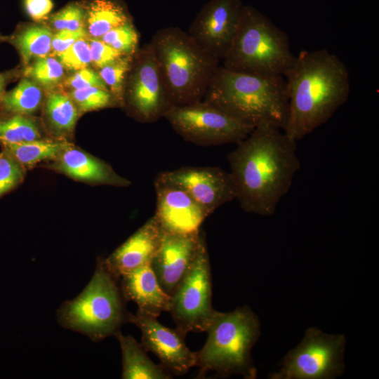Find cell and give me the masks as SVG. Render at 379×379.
Masks as SVG:
<instances>
[{
	"instance_id": "1",
	"label": "cell",
	"mask_w": 379,
	"mask_h": 379,
	"mask_svg": "<svg viewBox=\"0 0 379 379\" xmlns=\"http://www.w3.org/2000/svg\"><path fill=\"white\" fill-rule=\"evenodd\" d=\"M227 155L236 199L246 212L274 214L300 168L297 142L271 125L255 126Z\"/></svg>"
},
{
	"instance_id": "2",
	"label": "cell",
	"mask_w": 379,
	"mask_h": 379,
	"mask_svg": "<svg viewBox=\"0 0 379 379\" xmlns=\"http://www.w3.org/2000/svg\"><path fill=\"white\" fill-rule=\"evenodd\" d=\"M286 77L288 114L284 133L298 142L328 121L348 100L350 75L328 50H302Z\"/></svg>"
},
{
	"instance_id": "3",
	"label": "cell",
	"mask_w": 379,
	"mask_h": 379,
	"mask_svg": "<svg viewBox=\"0 0 379 379\" xmlns=\"http://www.w3.org/2000/svg\"><path fill=\"white\" fill-rule=\"evenodd\" d=\"M202 101L253 128L267 124L284 130L288 114L282 75L246 74L218 66Z\"/></svg>"
},
{
	"instance_id": "4",
	"label": "cell",
	"mask_w": 379,
	"mask_h": 379,
	"mask_svg": "<svg viewBox=\"0 0 379 379\" xmlns=\"http://www.w3.org/2000/svg\"><path fill=\"white\" fill-rule=\"evenodd\" d=\"M149 44L171 106L201 101L219 60L203 50L188 32L178 27L157 30Z\"/></svg>"
},
{
	"instance_id": "5",
	"label": "cell",
	"mask_w": 379,
	"mask_h": 379,
	"mask_svg": "<svg viewBox=\"0 0 379 379\" xmlns=\"http://www.w3.org/2000/svg\"><path fill=\"white\" fill-rule=\"evenodd\" d=\"M206 332L207 340L196 352L197 378L210 371L222 377L237 374L246 379L256 378L251 352L259 338L260 325L248 305L229 312L215 310Z\"/></svg>"
},
{
	"instance_id": "6",
	"label": "cell",
	"mask_w": 379,
	"mask_h": 379,
	"mask_svg": "<svg viewBox=\"0 0 379 379\" xmlns=\"http://www.w3.org/2000/svg\"><path fill=\"white\" fill-rule=\"evenodd\" d=\"M295 58L287 34L253 6L244 5L222 67L246 74L284 76Z\"/></svg>"
},
{
	"instance_id": "7",
	"label": "cell",
	"mask_w": 379,
	"mask_h": 379,
	"mask_svg": "<svg viewBox=\"0 0 379 379\" xmlns=\"http://www.w3.org/2000/svg\"><path fill=\"white\" fill-rule=\"evenodd\" d=\"M119 279L99 259L94 274L83 291L58 309L57 317L65 328L79 332L93 341L113 335L126 322Z\"/></svg>"
},
{
	"instance_id": "8",
	"label": "cell",
	"mask_w": 379,
	"mask_h": 379,
	"mask_svg": "<svg viewBox=\"0 0 379 379\" xmlns=\"http://www.w3.org/2000/svg\"><path fill=\"white\" fill-rule=\"evenodd\" d=\"M215 312L209 255L204 234L201 232L193 262L171 295L168 312L175 328L186 336L189 332H206Z\"/></svg>"
},
{
	"instance_id": "9",
	"label": "cell",
	"mask_w": 379,
	"mask_h": 379,
	"mask_svg": "<svg viewBox=\"0 0 379 379\" xmlns=\"http://www.w3.org/2000/svg\"><path fill=\"white\" fill-rule=\"evenodd\" d=\"M345 338L309 328L300 343L283 358L271 379H333L345 371Z\"/></svg>"
},
{
	"instance_id": "10",
	"label": "cell",
	"mask_w": 379,
	"mask_h": 379,
	"mask_svg": "<svg viewBox=\"0 0 379 379\" xmlns=\"http://www.w3.org/2000/svg\"><path fill=\"white\" fill-rule=\"evenodd\" d=\"M164 117L185 140L201 146L237 144L254 128L202 100L171 106Z\"/></svg>"
},
{
	"instance_id": "11",
	"label": "cell",
	"mask_w": 379,
	"mask_h": 379,
	"mask_svg": "<svg viewBox=\"0 0 379 379\" xmlns=\"http://www.w3.org/2000/svg\"><path fill=\"white\" fill-rule=\"evenodd\" d=\"M124 106L142 123L158 121L171 106L149 42L133 55L125 83Z\"/></svg>"
},
{
	"instance_id": "12",
	"label": "cell",
	"mask_w": 379,
	"mask_h": 379,
	"mask_svg": "<svg viewBox=\"0 0 379 379\" xmlns=\"http://www.w3.org/2000/svg\"><path fill=\"white\" fill-rule=\"evenodd\" d=\"M243 6L240 0H209L187 32L206 53L222 60L236 32Z\"/></svg>"
},
{
	"instance_id": "13",
	"label": "cell",
	"mask_w": 379,
	"mask_h": 379,
	"mask_svg": "<svg viewBox=\"0 0 379 379\" xmlns=\"http://www.w3.org/2000/svg\"><path fill=\"white\" fill-rule=\"evenodd\" d=\"M126 321L140 329L141 344L145 350L157 356L171 374L182 375L196 366L197 353L187 347L185 335L177 328H169L161 324L157 317L139 310L134 314L128 312Z\"/></svg>"
},
{
	"instance_id": "14",
	"label": "cell",
	"mask_w": 379,
	"mask_h": 379,
	"mask_svg": "<svg viewBox=\"0 0 379 379\" xmlns=\"http://www.w3.org/2000/svg\"><path fill=\"white\" fill-rule=\"evenodd\" d=\"M184 189L207 213L236 199L230 172L217 166H184L159 173Z\"/></svg>"
},
{
	"instance_id": "15",
	"label": "cell",
	"mask_w": 379,
	"mask_h": 379,
	"mask_svg": "<svg viewBox=\"0 0 379 379\" xmlns=\"http://www.w3.org/2000/svg\"><path fill=\"white\" fill-rule=\"evenodd\" d=\"M156 218L161 229L171 233L199 231L209 216L205 210L181 187L159 173L154 179Z\"/></svg>"
},
{
	"instance_id": "16",
	"label": "cell",
	"mask_w": 379,
	"mask_h": 379,
	"mask_svg": "<svg viewBox=\"0 0 379 379\" xmlns=\"http://www.w3.org/2000/svg\"><path fill=\"white\" fill-rule=\"evenodd\" d=\"M201 232L200 230L190 233L162 231L158 250L150 266L160 286L170 296L193 262Z\"/></svg>"
},
{
	"instance_id": "17",
	"label": "cell",
	"mask_w": 379,
	"mask_h": 379,
	"mask_svg": "<svg viewBox=\"0 0 379 379\" xmlns=\"http://www.w3.org/2000/svg\"><path fill=\"white\" fill-rule=\"evenodd\" d=\"M161 229L153 215L102 261L117 279L135 269L150 265L159 246Z\"/></svg>"
},
{
	"instance_id": "18",
	"label": "cell",
	"mask_w": 379,
	"mask_h": 379,
	"mask_svg": "<svg viewBox=\"0 0 379 379\" xmlns=\"http://www.w3.org/2000/svg\"><path fill=\"white\" fill-rule=\"evenodd\" d=\"M46 166L75 180L93 185L128 187L131 182L119 175L107 162L77 147L64 149Z\"/></svg>"
},
{
	"instance_id": "19",
	"label": "cell",
	"mask_w": 379,
	"mask_h": 379,
	"mask_svg": "<svg viewBox=\"0 0 379 379\" xmlns=\"http://www.w3.org/2000/svg\"><path fill=\"white\" fill-rule=\"evenodd\" d=\"M119 284L125 302L133 301L142 312L158 317L169 311L171 296L160 286L150 265L123 274Z\"/></svg>"
},
{
	"instance_id": "20",
	"label": "cell",
	"mask_w": 379,
	"mask_h": 379,
	"mask_svg": "<svg viewBox=\"0 0 379 379\" xmlns=\"http://www.w3.org/2000/svg\"><path fill=\"white\" fill-rule=\"evenodd\" d=\"M114 336L118 340L122 356L123 379H169L172 374L161 364H156L147 351L130 335H124L120 330Z\"/></svg>"
},
{
	"instance_id": "21",
	"label": "cell",
	"mask_w": 379,
	"mask_h": 379,
	"mask_svg": "<svg viewBox=\"0 0 379 379\" xmlns=\"http://www.w3.org/2000/svg\"><path fill=\"white\" fill-rule=\"evenodd\" d=\"M85 6V27L91 38L100 39L107 32L133 21L121 0H90Z\"/></svg>"
},
{
	"instance_id": "22",
	"label": "cell",
	"mask_w": 379,
	"mask_h": 379,
	"mask_svg": "<svg viewBox=\"0 0 379 379\" xmlns=\"http://www.w3.org/2000/svg\"><path fill=\"white\" fill-rule=\"evenodd\" d=\"M44 114L53 138L70 141L69 138L81 114L70 96L50 91L44 103Z\"/></svg>"
},
{
	"instance_id": "23",
	"label": "cell",
	"mask_w": 379,
	"mask_h": 379,
	"mask_svg": "<svg viewBox=\"0 0 379 379\" xmlns=\"http://www.w3.org/2000/svg\"><path fill=\"white\" fill-rule=\"evenodd\" d=\"M72 144L70 141L48 137L2 147L7 149L28 170L42 161L48 162L53 160Z\"/></svg>"
},
{
	"instance_id": "24",
	"label": "cell",
	"mask_w": 379,
	"mask_h": 379,
	"mask_svg": "<svg viewBox=\"0 0 379 379\" xmlns=\"http://www.w3.org/2000/svg\"><path fill=\"white\" fill-rule=\"evenodd\" d=\"M44 100L41 87L32 79L25 77L8 93L1 101L0 109L8 115H29L36 112Z\"/></svg>"
},
{
	"instance_id": "25",
	"label": "cell",
	"mask_w": 379,
	"mask_h": 379,
	"mask_svg": "<svg viewBox=\"0 0 379 379\" xmlns=\"http://www.w3.org/2000/svg\"><path fill=\"white\" fill-rule=\"evenodd\" d=\"M53 34L43 25H29L10 37V41L18 48L25 65L32 60L47 56L51 51Z\"/></svg>"
},
{
	"instance_id": "26",
	"label": "cell",
	"mask_w": 379,
	"mask_h": 379,
	"mask_svg": "<svg viewBox=\"0 0 379 379\" xmlns=\"http://www.w3.org/2000/svg\"><path fill=\"white\" fill-rule=\"evenodd\" d=\"M45 138L48 137L44 136L37 121L29 115L11 114L0 119V145L2 147Z\"/></svg>"
},
{
	"instance_id": "27",
	"label": "cell",
	"mask_w": 379,
	"mask_h": 379,
	"mask_svg": "<svg viewBox=\"0 0 379 379\" xmlns=\"http://www.w3.org/2000/svg\"><path fill=\"white\" fill-rule=\"evenodd\" d=\"M65 68L53 57L39 58L26 65L24 76L46 91H52L63 79Z\"/></svg>"
},
{
	"instance_id": "28",
	"label": "cell",
	"mask_w": 379,
	"mask_h": 379,
	"mask_svg": "<svg viewBox=\"0 0 379 379\" xmlns=\"http://www.w3.org/2000/svg\"><path fill=\"white\" fill-rule=\"evenodd\" d=\"M133 55H124L98 70V74L108 90L121 106H124L125 83Z\"/></svg>"
},
{
	"instance_id": "29",
	"label": "cell",
	"mask_w": 379,
	"mask_h": 379,
	"mask_svg": "<svg viewBox=\"0 0 379 379\" xmlns=\"http://www.w3.org/2000/svg\"><path fill=\"white\" fill-rule=\"evenodd\" d=\"M69 95L80 113L119 105L109 90L98 87L73 89Z\"/></svg>"
},
{
	"instance_id": "30",
	"label": "cell",
	"mask_w": 379,
	"mask_h": 379,
	"mask_svg": "<svg viewBox=\"0 0 379 379\" xmlns=\"http://www.w3.org/2000/svg\"><path fill=\"white\" fill-rule=\"evenodd\" d=\"M27 169L5 148L0 152V198L18 187Z\"/></svg>"
},
{
	"instance_id": "31",
	"label": "cell",
	"mask_w": 379,
	"mask_h": 379,
	"mask_svg": "<svg viewBox=\"0 0 379 379\" xmlns=\"http://www.w3.org/2000/svg\"><path fill=\"white\" fill-rule=\"evenodd\" d=\"M51 25L57 31L85 29V2H72L48 18Z\"/></svg>"
},
{
	"instance_id": "32",
	"label": "cell",
	"mask_w": 379,
	"mask_h": 379,
	"mask_svg": "<svg viewBox=\"0 0 379 379\" xmlns=\"http://www.w3.org/2000/svg\"><path fill=\"white\" fill-rule=\"evenodd\" d=\"M100 39L125 55H133L138 48L139 34L133 21L107 32Z\"/></svg>"
},
{
	"instance_id": "33",
	"label": "cell",
	"mask_w": 379,
	"mask_h": 379,
	"mask_svg": "<svg viewBox=\"0 0 379 379\" xmlns=\"http://www.w3.org/2000/svg\"><path fill=\"white\" fill-rule=\"evenodd\" d=\"M57 55L64 68L71 71L88 67L91 64L90 46L86 38L77 40Z\"/></svg>"
},
{
	"instance_id": "34",
	"label": "cell",
	"mask_w": 379,
	"mask_h": 379,
	"mask_svg": "<svg viewBox=\"0 0 379 379\" xmlns=\"http://www.w3.org/2000/svg\"><path fill=\"white\" fill-rule=\"evenodd\" d=\"M88 44L91 63L98 69L125 55L115 50L100 39L90 38Z\"/></svg>"
},
{
	"instance_id": "35",
	"label": "cell",
	"mask_w": 379,
	"mask_h": 379,
	"mask_svg": "<svg viewBox=\"0 0 379 379\" xmlns=\"http://www.w3.org/2000/svg\"><path fill=\"white\" fill-rule=\"evenodd\" d=\"M63 85L72 90L93 86L108 90L98 72L88 67L75 71L64 80Z\"/></svg>"
},
{
	"instance_id": "36",
	"label": "cell",
	"mask_w": 379,
	"mask_h": 379,
	"mask_svg": "<svg viewBox=\"0 0 379 379\" xmlns=\"http://www.w3.org/2000/svg\"><path fill=\"white\" fill-rule=\"evenodd\" d=\"M86 29L79 30L57 31L53 36L51 50L58 55L64 51L80 39L86 38Z\"/></svg>"
},
{
	"instance_id": "37",
	"label": "cell",
	"mask_w": 379,
	"mask_h": 379,
	"mask_svg": "<svg viewBox=\"0 0 379 379\" xmlns=\"http://www.w3.org/2000/svg\"><path fill=\"white\" fill-rule=\"evenodd\" d=\"M26 13L34 21L48 19L53 9L52 0H23Z\"/></svg>"
},
{
	"instance_id": "38",
	"label": "cell",
	"mask_w": 379,
	"mask_h": 379,
	"mask_svg": "<svg viewBox=\"0 0 379 379\" xmlns=\"http://www.w3.org/2000/svg\"><path fill=\"white\" fill-rule=\"evenodd\" d=\"M11 75L8 73H0V104L5 94V88L8 84Z\"/></svg>"
}]
</instances>
